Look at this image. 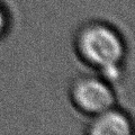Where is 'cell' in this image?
<instances>
[{"label":"cell","mask_w":135,"mask_h":135,"mask_svg":"<svg viewBox=\"0 0 135 135\" xmlns=\"http://www.w3.org/2000/svg\"><path fill=\"white\" fill-rule=\"evenodd\" d=\"M5 25H6L5 15H3V12L0 10V34H1V32L3 31V28H5Z\"/></svg>","instance_id":"277c9868"},{"label":"cell","mask_w":135,"mask_h":135,"mask_svg":"<svg viewBox=\"0 0 135 135\" xmlns=\"http://www.w3.org/2000/svg\"><path fill=\"white\" fill-rule=\"evenodd\" d=\"M79 47L86 60L101 69L118 64L124 54L119 36L103 25H94L84 29L79 37Z\"/></svg>","instance_id":"6da1fadb"},{"label":"cell","mask_w":135,"mask_h":135,"mask_svg":"<svg viewBox=\"0 0 135 135\" xmlns=\"http://www.w3.org/2000/svg\"><path fill=\"white\" fill-rule=\"evenodd\" d=\"M90 132L96 135H125L131 133V124L123 114L112 108L97 114Z\"/></svg>","instance_id":"3957f363"},{"label":"cell","mask_w":135,"mask_h":135,"mask_svg":"<svg viewBox=\"0 0 135 135\" xmlns=\"http://www.w3.org/2000/svg\"><path fill=\"white\" fill-rule=\"evenodd\" d=\"M73 99L84 112L99 114L112 108L114 95L105 82L95 78H84L73 87Z\"/></svg>","instance_id":"7a4b0ae2"}]
</instances>
